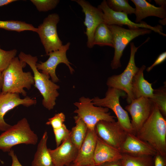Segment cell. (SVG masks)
I'll list each match as a JSON object with an SVG mask.
<instances>
[{"instance_id": "obj_1", "label": "cell", "mask_w": 166, "mask_h": 166, "mask_svg": "<svg viewBox=\"0 0 166 166\" xmlns=\"http://www.w3.org/2000/svg\"><path fill=\"white\" fill-rule=\"evenodd\" d=\"M136 135L166 156V120L154 103L149 116Z\"/></svg>"}, {"instance_id": "obj_2", "label": "cell", "mask_w": 166, "mask_h": 166, "mask_svg": "<svg viewBox=\"0 0 166 166\" xmlns=\"http://www.w3.org/2000/svg\"><path fill=\"white\" fill-rule=\"evenodd\" d=\"M26 63L18 57L14 58L8 67L2 72L3 85L2 92L21 94L26 96L24 89L29 90L34 85V77L30 72L23 70Z\"/></svg>"}, {"instance_id": "obj_3", "label": "cell", "mask_w": 166, "mask_h": 166, "mask_svg": "<svg viewBox=\"0 0 166 166\" xmlns=\"http://www.w3.org/2000/svg\"><path fill=\"white\" fill-rule=\"evenodd\" d=\"M18 57L28 64L32 70L34 85L43 97V106L49 110L53 109L56 105L57 98L59 95L57 90L59 89V86L49 79V75L40 72L38 69L36 64L38 58L36 56L21 52Z\"/></svg>"}, {"instance_id": "obj_4", "label": "cell", "mask_w": 166, "mask_h": 166, "mask_svg": "<svg viewBox=\"0 0 166 166\" xmlns=\"http://www.w3.org/2000/svg\"><path fill=\"white\" fill-rule=\"evenodd\" d=\"M38 137L23 118L0 135V150L9 152L14 146L21 144L35 145Z\"/></svg>"}, {"instance_id": "obj_5", "label": "cell", "mask_w": 166, "mask_h": 166, "mask_svg": "<svg viewBox=\"0 0 166 166\" xmlns=\"http://www.w3.org/2000/svg\"><path fill=\"white\" fill-rule=\"evenodd\" d=\"M108 25L112 34L114 54L111 66L117 69L121 66L120 59L126 46L132 40L140 35L151 33L150 30L144 28L126 29L117 25Z\"/></svg>"}, {"instance_id": "obj_6", "label": "cell", "mask_w": 166, "mask_h": 166, "mask_svg": "<svg viewBox=\"0 0 166 166\" xmlns=\"http://www.w3.org/2000/svg\"><path fill=\"white\" fill-rule=\"evenodd\" d=\"M124 91L115 88L108 87L105 97L102 98L96 97L93 99L94 105L110 109L114 113L117 121L127 132L134 134L128 112L121 106L119 101L120 97H125Z\"/></svg>"}, {"instance_id": "obj_7", "label": "cell", "mask_w": 166, "mask_h": 166, "mask_svg": "<svg viewBox=\"0 0 166 166\" xmlns=\"http://www.w3.org/2000/svg\"><path fill=\"white\" fill-rule=\"evenodd\" d=\"M92 100L93 99L82 97L79 98L78 102L74 103L77 108L74 113L83 121L89 129L94 130L96 125L101 121H116L115 117L111 114L109 109L95 106Z\"/></svg>"}, {"instance_id": "obj_8", "label": "cell", "mask_w": 166, "mask_h": 166, "mask_svg": "<svg viewBox=\"0 0 166 166\" xmlns=\"http://www.w3.org/2000/svg\"><path fill=\"white\" fill-rule=\"evenodd\" d=\"M130 57L126 68L120 74L113 75L109 77L106 82L108 87L118 89L125 93L126 101L128 104L134 99L131 92V84L134 76L139 69L136 65L135 57L138 49L140 46L136 47L132 42L130 43Z\"/></svg>"}, {"instance_id": "obj_9", "label": "cell", "mask_w": 166, "mask_h": 166, "mask_svg": "<svg viewBox=\"0 0 166 166\" xmlns=\"http://www.w3.org/2000/svg\"><path fill=\"white\" fill-rule=\"evenodd\" d=\"M59 20L58 14H50L37 28L36 33L39 35L47 55L50 52L59 49L63 45L57 32V25Z\"/></svg>"}, {"instance_id": "obj_10", "label": "cell", "mask_w": 166, "mask_h": 166, "mask_svg": "<svg viewBox=\"0 0 166 166\" xmlns=\"http://www.w3.org/2000/svg\"><path fill=\"white\" fill-rule=\"evenodd\" d=\"M97 8L100 9L103 14L104 23L108 25H117L121 26L123 25L127 26L129 29L144 28L148 29L157 33L163 36H166L165 34L163 31V27L160 25L152 26L145 22L140 23L133 22L130 20L127 14L123 12H115L110 9L107 5L106 0H103L98 6Z\"/></svg>"}, {"instance_id": "obj_11", "label": "cell", "mask_w": 166, "mask_h": 166, "mask_svg": "<svg viewBox=\"0 0 166 166\" xmlns=\"http://www.w3.org/2000/svg\"><path fill=\"white\" fill-rule=\"evenodd\" d=\"M94 131L100 140L119 151L127 133L118 121L104 120L96 124Z\"/></svg>"}, {"instance_id": "obj_12", "label": "cell", "mask_w": 166, "mask_h": 166, "mask_svg": "<svg viewBox=\"0 0 166 166\" xmlns=\"http://www.w3.org/2000/svg\"><path fill=\"white\" fill-rule=\"evenodd\" d=\"M154 103L148 98L141 97L132 100L124 109L130 115L131 122L135 135L149 116Z\"/></svg>"}, {"instance_id": "obj_13", "label": "cell", "mask_w": 166, "mask_h": 166, "mask_svg": "<svg viewBox=\"0 0 166 166\" xmlns=\"http://www.w3.org/2000/svg\"><path fill=\"white\" fill-rule=\"evenodd\" d=\"M70 43H67L62 45L59 49L50 52L48 55V59L45 61H40L37 63L36 67L38 70L41 72L49 75L51 80L54 83L58 82L59 79L56 73V69L57 66L60 63L65 64L69 69L71 73L74 72V69L70 65L71 63L69 61L66 56V52L69 49Z\"/></svg>"}, {"instance_id": "obj_14", "label": "cell", "mask_w": 166, "mask_h": 166, "mask_svg": "<svg viewBox=\"0 0 166 166\" xmlns=\"http://www.w3.org/2000/svg\"><path fill=\"white\" fill-rule=\"evenodd\" d=\"M76 2L82 8L85 14L84 24L86 27L85 34L87 37V46L89 48L93 47V36L95 30L101 23L104 22L103 14L97 7L92 6L84 0H73Z\"/></svg>"}, {"instance_id": "obj_15", "label": "cell", "mask_w": 166, "mask_h": 166, "mask_svg": "<svg viewBox=\"0 0 166 166\" xmlns=\"http://www.w3.org/2000/svg\"><path fill=\"white\" fill-rule=\"evenodd\" d=\"M37 103L35 98L26 97L21 98L19 94L11 93H0V131H5L12 125L4 119L5 115L9 111L20 105L28 107Z\"/></svg>"}, {"instance_id": "obj_16", "label": "cell", "mask_w": 166, "mask_h": 166, "mask_svg": "<svg viewBox=\"0 0 166 166\" xmlns=\"http://www.w3.org/2000/svg\"><path fill=\"white\" fill-rule=\"evenodd\" d=\"M121 154L136 156H153L157 152L148 143L140 140L135 134L127 133L119 150Z\"/></svg>"}, {"instance_id": "obj_17", "label": "cell", "mask_w": 166, "mask_h": 166, "mask_svg": "<svg viewBox=\"0 0 166 166\" xmlns=\"http://www.w3.org/2000/svg\"><path fill=\"white\" fill-rule=\"evenodd\" d=\"M78 150L71 141L69 136L56 148H49L55 166H65L73 162Z\"/></svg>"}, {"instance_id": "obj_18", "label": "cell", "mask_w": 166, "mask_h": 166, "mask_svg": "<svg viewBox=\"0 0 166 166\" xmlns=\"http://www.w3.org/2000/svg\"><path fill=\"white\" fill-rule=\"evenodd\" d=\"M97 139L94 130L88 129L85 138L73 162L75 164L79 166H95L94 156Z\"/></svg>"}, {"instance_id": "obj_19", "label": "cell", "mask_w": 166, "mask_h": 166, "mask_svg": "<svg viewBox=\"0 0 166 166\" xmlns=\"http://www.w3.org/2000/svg\"><path fill=\"white\" fill-rule=\"evenodd\" d=\"M146 66L143 65L134 76L131 84V92L134 99L141 97L152 99L153 97L154 89L151 83L146 80L144 71Z\"/></svg>"}, {"instance_id": "obj_20", "label": "cell", "mask_w": 166, "mask_h": 166, "mask_svg": "<svg viewBox=\"0 0 166 166\" xmlns=\"http://www.w3.org/2000/svg\"><path fill=\"white\" fill-rule=\"evenodd\" d=\"M122 154L117 149L105 143L97 136L94 156L95 166L121 159Z\"/></svg>"}, {"instance_id": "obj_21", "label": "cell", "mask_w": 166, "mask_h": 166, "mask_svg": "<svg viewBox=\"0 0 166 166\" xmlns=\"http://www.w3.org/2000/svg\"><path fill=\"white\" fill-rule=\"evenodd\" d=\"M136 8L135 22L137 23L149 16H155L164 19L166 17V8L156 7L145 0H131Z\"/></svg>"}, {"instance_id": "obj_22", "label": "cell", "mask_w": 166, "mask_h": 166, "mask_svg": "<svg viewBox=\"0 0 166 166\" xmlns=\"http://www.w3.org/2000/svg\"><path fill=\"white\" fill-rule=\"evenodd\" d=\"M48 139L45 131L38 144L31 166H55L47 147Z\"/></svg>"}, {"instance_id": "obj_23", "label": "cell", "mask_w": 166, "mask_h": 166, "mask_svg": "<svg viewBox=\"0 0 166 166\" xmlns=\"http://www.w3.org/2000/svg\"><path fill=\"white\" fill-rule=\"evenodd\" d=\"M73 118L76 125L70 131L69 138L72 143L79 149L85 138L88 128L78 116H75Z\"/></svg>"}, {"instance_id": "obj_24", "label": "cell", "mask_w": 166, "mask_h": 166, "mask_svg": "<svg viewBox=\"0 0 166 166\" xmlns=\"http://www.w3.org/2000/svg\"><path fill=\"white\" fill-rule=\"evenodd\" d=\"M93 44L113 48L112 34L108 25L104 22L100 24L96 28L94 34Z\"/></svg>"}, {"instance_id": "obj_25", "label": "cell", "mask_w": 166, "mask_h": 166, "mask_svg": "<svg viewBox=\"0 0 166 166\" xmlns=\"http://www.w3.org/2000/svg\"><path fill=\"white\" fill-rule=\"evenodd\" d=\"M122 166H153V156L122 154Z\"/></svg>"}, {"instance_id": "obj_26", "label": "cell", "mask_w": 166, "mask_h": 166, "mask_svg": "<svg viewBox=\"0 0 166 166\" xmlns=\"http://www.w3.org/2000/svg\"><path fill=\"white\" fill-rule=\"evenodd\" d=\"M0 29L19 32L27 30L37 32V28L31 24L14 20L0 21Z\"/></svg>"}, {"instance_id": "obj_27", "label": "cell", "mask_w": 166, "mask_h": 166, "mask_svg": "<svg viewBox=\"0 0 166 166\" xmlns=\"http://www.w3.org/2000/svg\"><path fill=\"white\" fill-rule=\"evenodd\" d=\"M109 7L113 11L123 12L127 15L134 14L135 8L132 7L127 0H108L106 1Z\"/></svg>"}, {"instance_id": "obj_28", "label": "cell", "mask_w": 166, "mask_h": 166, "mask_svg": "<svg viewBox=\"0 0 166 166\" xmlns=\"http://www.w3.org/2000/svg\"><path fill=\"white\" fill-rule=\"evenodd\" d=\"M157 106L164 117L166 116V87L157 89H154L153 97L151 99Z\"/></svg>"}, {"instance_id": "obj_29", "label": "cell", "mask_w": 166, "mask_h": 166, "mask_svg": "<svg viewBox=\"0 0 166 166\" xmlns=\"http://www.w3.org/2000/svg\"><path fill=\"white\" fill-rule=\"evenodd\" d=\"M17 52L15 49L5 50L1 49L0 46V72H2L8 67L15 57Z\"/></svg>"}, {"instance_id": "obj_30", "label": "cell", "mask_w": 166, "mask_h": 166, "mask_svg": "<svg viewBox=\"0 0 166 166\" xmlns=\"http://www.w3.org/2000/svg\"><path fill=\"white\" fill-rule=\"evenodd\" d=\"M39 12H46L55 8L60 1L58 0H31Z\"/></svg>"}, {"instance_id": "obj_31", "label": "cell", "mask_w": 166, "mask_h": 166, "mask_svg": "<svg viewBox=\"0 0 166 166\" xmlns=\"http://www.w3.org/2000/svg\"><path fill=\"white\" fill-rule=\"evenodd\" d=\"M53 130L57 147L69 136L70 131L68 129L65 124L61 127Z\"/></svg>"}, {"instance_id": "obj_32", "label": "cell", "mask_w": 166, "mask_h": 166, "mask_svg": "<svg viewBox=\"0 0 166 166\" xmlns=\"http://www.w3.org/2000/svg\"><path fill=\"white\" fill-rule=\"evenodd\" d=\"M65 119V115L63 113H58L49 118L45 124L51 126L53 129H58L61 127L64 124Z\"/></svg>"}, {"instance_id": "obj_33", "label": "cell", "mask_w": 166, "mask_h": 166, "mask_svg": "<svg viewBox=\"0 0 166 166\" xmlns=\"http://www.w3.org/2000/svg\"><path fill=\"white\" fill-rule=\"evenodd\" d=\"M153 158V166H166V156L157 152Z\"/></svg>"}, {"instance_id": "obj_34", "label": "cell", "mask_w": 166, "mask_h": 166, "mask_svg": "<svg viewBox=\"0 0 166 166\" xmlns=\"http://www.w3.org/2000/svg\"><path fill=\"white\" fill-rule=\"evenodd\" d=\"M166 59V52H164L160 54L153 64L146 69L148 72H150L155 66L163 62Z\"/></svg>"}, {"instance_id": "obj_35", "label": "cell", "mask_w": 166, "mask_h": 166, "mask_svg": "<svg viewBox=\"0 0 166 166\" xmlns=\"http://www.w3.org/2000/svg\"><path fill=\"white\" fill-rule=\"evenodd\" d=\"M8 154L11 157L12 160L11 166H23L19 161L16 155L12 149H11L8 152Z\"/></svg>"}, {"instance_id": "obj_36", "label": "cell", "mask_w": 166, "mask_h": 166, "mask_svg": "<svg viewBox=\"0 0 166 166\" xmlns=\"http://www.w3.org/2000/svg\"><path fill=\"white\" fill-rule=\"evenodd\" d=\"M97 166H122L121 159L106 162Z\"/></svg>"}, {"instance_id": "obj_37", "label": "cell", "mask_w": 166, "mask_h": 166, "mask_svg": "<svg viewBox=\"0 0 166 166\" xmlns=\"http://www.w3.org/2000/svg\"><path fill=\"white\" fill-rule=\"evenodd\" d=\"M17 1L16 0H0V7L7 5Z\"/></svg>"}, {"instance_id": "obj_38", "label": "cell", "mask_w": 166, "mask_h": 166, "mask_svg": "<svg viewBox=\"0 0 166 166\" xmlns=\"http://www.w3.org/2000/svg\"><path fill=\"white\" fill-rule=\"evenodd\" d=\"M155 2L157 5H159L160 7L166 8V1L164 0H155Z\"/></svg>"}, {"instance_id": "obj_39", "label": "cell", "mask_w": 166, "mask_h": 166, "mask_svg": "<svg viewBox=\"0 0 166 166\" xmlns=\"http://www.w3.org/2000/svg\"><path fill=\"white\" fill-rule=\"evenodd\" d=\"M3 85V77L2 72H0V93L2 92Z\"/></svg>"}, {"instance_id": "obj_40", "label": "cell", "mask_w": 166, "mask_h": 166, "mask_svg": "<svg viewBox=\"0 0 166 166\" xmlns=\"http://www.w3.org/2000/svg\"><path fill=\"white\" fill-rule=\"evenodd\" d=\"M166 18L163 19L162 20H160L159 21V23L163 25H166Z\"/></svg>"}, {"instance_id": "obj_41", "label": "cell", "mask_w": 166, "mask_h": 166, "mask_svg": "<svg viewBox=\"0 0 166 166\" xmlns=\"http://www.w3.org/2000/svg\"><path fill=\"white\" fill-rule=\"evenodd\" d=\"M65 166H77L73 162L72 163L70 164H69L68 165Z\"/></svg>"}]
</instances>
